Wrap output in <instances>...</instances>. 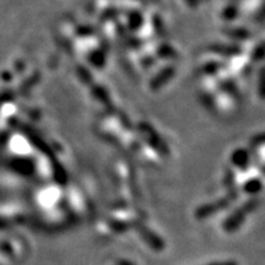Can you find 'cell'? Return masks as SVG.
Wrapping results in <instances>:
<instances>
[{
    "instance_id": "1",
    "label": "cell",
    "mask_w": 265,
    "mask_h": 265,
    "mask_svg": "<svg viewBox=\"0 0 265 265\" xmlns=\"http://www.w3.org/2000/svg\"><path fill=\"white\" fill-rule=\"evenodd\" d=\"M139 230H140V233L143 234V238L145 239L146 242H150L151 247H153L155 249H161L162 246H164V243H162L161 239L157 238V237L155 236L153 233H151L149 230L143 229V227H139Z\"/></svg>"
},
{
    "instance_id": "2",
    "label": "cell",
    "mask_w": 265,
    "mask_h": 265,
    "mask_svg": "<svg viewBox=\"0 0 265 265\" xmlns=\"http://www.w3.org/2000/svg\"><path fill=\"white\" fill-rule=\"evenodd\" d=\"M211 265H237V264L232 262H224V263H216V264H211Z\"/></svg>"
}]
</instances>
